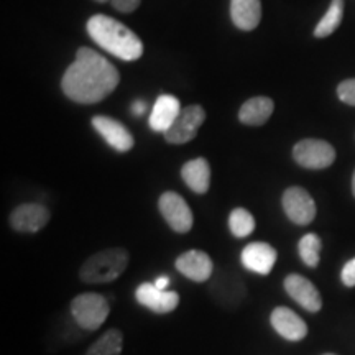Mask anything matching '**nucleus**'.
I'll list each match as a JSON object with an SVG mask.
<instances>
[{"label": "nucleus", "mask_w": 355, "mask_h": 355, "mask_svg": "<svg viewBox=\"0 0 355 355\" xmlns=\"http://www.w3.org/2000/svg\"><path fill=\"white\" fill-rule=\"evenodd\" d=\"M175 266L183 277L196 283L209 282L212 273H214V263H212L211 257L206 252L196 250V248L184 252V254L178 257Z\"/></svg>", "instance_id": "11"}, {"label": "nucleus", "mask_w": 355, "mask_h": 355, "mask_svg": "<svg viewBox=\"0 0 355 355\" xmlns=\"http://www.w3.org/2000/svg\"><path fill=\"white\" fill-rule=\"evenodd\" d=\"M282 206L288 219L296 225H308L316 217V202L308 191L300 186H291L283 193Z\"/></svg>", "instance_id": "8"}, {"label": "nucleus", "mask_w": 355, "mask_h": 355, "mask_svg": "<svg viewBox=\"0 0 355 355\" xmlns=\"http://www.w3.org/2000/svg\"><path fill=\"white\" fill-rule=\"evenodd\" d=\"M128 259L130 257L125 248H104L84 261L79 270V278L87 285L115 282L127 270Z\"/></svg>", "instance_id": "3"}, {"label": "nucleus", "mask_w": 355, "mask_h": 355, "mask_svg": "<svg viewBox=\"0 0 355 355\" xmlns=\"http://www.w3.org/2000/svg\"><path fill=\"white\" fill-rule=\"evenodd\" d=\"M229 229L234 237L243 239L248 237L255 230V219L243 207H235L229 216Z\"/></svg>", "instance_id": "24"}, {"label": "nucleus", "mask_w": 355, "mask_h": 355, "mask_svg": "<svg viewBox=\"0 0 355 355\" xmlns=\"http://www.w3.org/2000/svg\"><path fill=\"white\" fill-rule=\"evenodd\" d=\"M340 279L347 288L355 286V257L344 265L343 272H340Z\"/></svg>", "instance_id": "27"}, {"label": "nucleus", "mask_w": 355, "mask_h": 355, "mask_svg": "<svg viewBox=\"0 0 355 355\" xmlns=\"http://www.w3.org/2000/svg\"><path fill=\"white\" fill-rule=\"evenodd\" d=\"M293 158L306 170H324L336 162V150L326 140L304 139L295 145Z\"/></svg>", "instance_id": "6"}, {"label": "nucleus", "mask_w": 355, "mask_h": 355, "mask_svg": "<svg viewBox=\"0 0 355 355\" xmlns=\"http://www.w3.org/2000/svg\"><path fill=\"white\" fill-rule=\"evenodd\" d=\"M285 291L290 295L293 301H296L301 308L309 311V313H318L322 308V298L319 295L318 288L314 286L313 282L303 275L291 273L285 278Z\"/></svg>", "instance_id": "10"}, {"label": "nucleus", "mask_w": 355, "mask_h": 355, "mask_svg": "<svg viewBox=\"0 0 355 355\" xmlns=\"http://www.w3.org/2000/svg\"><path fill=\"white\" fill-rule=\"evenodd\" d=\"M92 127L96 128V132L99 135H102V139L107 141V145L112 146L117 152L125 153L133 148L135 140H133L132 133L128 132L125 125H122L115 119L105 117V115H96L92 119Z\"/></svg>", "instance_id": "14"}, {"label": "nucleus", "mask_w": 355, "mask_h": 355, "mask_svg": "<svg viewBox=\"0 0 355 355\" xmlns=\"http://www.w3.org/2000/svg\"><path fill=\"white\" fill-rule=\"evenodd\" d=\"M344 17V0H332L329 8H327L326 15L319 20V24L314 28V37L326 38L329 37L339 28L340 21Z\"/></svg>", "instance_id": "22"}, {"label": "nucleus", "mask_w": 355, "mask_h": 355, "mask_svg": "<svg viewBox=\"0 0 355 355\" xmlns=\"http://www.w3.org/2000/svg\"><path fill=\"white\" fill-rule=\"evenodd\" d=\"M230 17L237 28L250 32L259 26L261 20L260 0H232L230 2Z\"/></svg>", "instance_id": "19"}, {"label": "nucleus", "mask_w": 355, "mask_h": 355, "mask_svg": "<svg viewBox=\"0 0 355 355\" xmlns=\"http://www.w3.org/2000/svg\"><path fill=\"white\" fill-rule=\"evenodd\" d=\"M135 298L141 306L148 308L157 314L171 313L180 304V295L175 291L158 290L152 283H141L137 286Z\"/></svg>", "instance_id": "15"}, {"label": "nucleus", "mask_w": 355, "mask_h": 355, "mask_svg": "<svg viewBox=\"0 0 355 355\" xmlns=\"http://www.w3.org/2000/svg\"><path fill=\"white\" fill-rule=\"evenodd\" d=\"M209 295L216 301V304H219L220 308L234 311L245 300V283L242 282V278L239 275L232 272H220L211 278Z\"/></svg>", "instance_id": "5"}, {"label": "nucleus", "mask_w": 355, "mask_h": 355, "mask_svg": "<svg viewBox=\"0 0 355 355\" xmlns=\"http://www.w3.org/2000/svg\"><path fill=\"white\" fill-rule=\"evenodd\" d=\"M153 285L157 286L158 290H163V291H165V290H168V285H170V278H168L166 275H162V277H158V278H157V282H155Z\"/></svg>", "instance_id": "28"}, {"label": "nucleus", "mask_w": 355, "mask_h": 355, "mask_svg": "<svg viewBox=\"0 0 355 355\" xmlns=\"http://www.w3.org/2000/svg\"><path fill=\"white\" fill-rule=\"evenodd\" d=\"M50 222V211L38 202L20 204L12 211L10 225L13 230L24 234H35Z\"/></svg>", "instance_id": "12"}, {"label": "nucleus", "mask_w": 355, "mask_h": 355, "mask_svg": "<svg viewBox=\"0 0 355 355\" xmlns=\"http://www.w3.org/2000/svg\"><path fill=\"white\" fill-rule=\"evenodd\" d=\"M181 104L175 96L163 94L159 96L155 102L152 114H150L148 123L153 132L165 133L171 128L173 123L176 122L178 115L181 114Z\"/></svg>", "instance_id": "17"}, {"label": "nucleus", "mask_w": 355, "mask_h": 355, "mask_svg": "<svg viewBox=\"0 0 355 355\" xmlns=\"http://www.w3.org/2000/svg\"><path fill=\"white\" fill-rule=\"evenodd\" d=\"M352 193H354V198H355V171H354V176H352Z\"/></svg>", "instance_id": "30"}, {"label": "nucleus", "mask_w": 355, "mask_h": 355, "mask_svg": "<svg viewBox=\"0 0 355 355\" xmlns=\"http://www.w3.org/2000/svg\"><path fill=\"white\" fill-rule=\"evenodd\" d=\"M321 248L322 242L318 234H306L298 243V252L303 263L309 268H316L321 260Z\"/></svg>", "instance_id": "23"}, {"label": "nucleus", "mask_w": 355, "mask_h": 355, "mask_svg": "<svg viewBox=\"0 0 355 355\" xmlns=\"http://www.w3.org/2000/svg\"><path fill=\"white\" fill-rule=\"evenodd\" d=\"M119 81V71L104 56L91 48H79L74 63L66 69L61 87L78 104H96L112 94Z\"/></svg>", "instance_id": "1"}, {"label": "nucleus", "mask_w": 355, "mask_h": 355, "mask_svg": "<svg viewBox=\"0 0 355 355\" xmlns=\"http://www.w3.org/2000/svg\"><path fill=\"white\" fill-rule=\"evenodd\" d=\"M273 109L275 104L270 97H254V99H248L239 110V121L252 127L263 125L272 117Z\"/></svg>", "instance_id": "20"}, {"label": "nucleus", "mask_w": 355, "mask_h": 355, "mask_svg": "<svg viewBox=\"0 0 355 355\" xmlns=\"http://www.w3.org/2000/svg\"><path fill=\"white\" fill-rule=\"evenodd\" d=\"M206 121V112L201 105H188L178 115L176 122L173 123L168 132L163 133L165 140L171 145H183L194 140L198 135L199 127Z\"/></svg>", "instance_id": "9"}, {"label": "nucleus", "mask_w": 355, "mask_h": 355, "mask_svg": "<svg viewBox=\"0 0 355 355\" xmlns=\"http://www.w3.org/2000/svg\"><path fill=\"white\" fill-rule=\"evenodd\" d=\"M123 349V334L121 329L112 327L105 331L91 347L86 355H121Z\"/></svg>", "instance_id": "21"}, {"label": "nucleus", "mask_w": 355, "mask_h": 355, "mask_svg": "<svg viewBox=\"0 0 355 355\" xmlns=\"http://www.w3.org/2000/svg\"><path fill=\"white\" fill-rule=\"evenodd\" d=\"M159 214L168 222V225L178 234H186L193 229V211L189 209L188 202L178 193L168 191L159 196L158 201Z\"/></svg>", "instance_id": "7"}, {"label": "nucleus", "mask_w": 355, "mask_h": 355, "mask_svg": "<svg viewBox=\"0 0 355 355\" xmlns=\"http://www.w3.org/2000/svg\"><path fill=\"white\" fill-rule=\"evenodd\" d=\"M273 329L278 332L283 339L290 340V343H298L308 336V326L301 319L295 311L285 306H278L273 309L272 316H270Z\"/></svg>", "instance_id": "16"}, {"label": "nucleus", "mask_w": 355, "mask_h": 355, "mask_svg": "<svg viewBox=\"0 0 355 355\" xmlns=\"http://www.w3.org/2000/svg\"><path fill=\"white\" fill-rule=\"evenodd\" d=\"M278 252L277 248L266 242H252L243 247L241 254V261L247 270L261 277L272 273L275 263H277Z\"/></svg>", "instance_id": "13"}, {"label": "nucleus", "mask_w": 355, "mask_h": 355, "mask_svg": "<svg viewBox=\"0 0 355 355\" xmlns=\"http://www.w3.org/2000/svg\"><path fill=\"white\" fill-rule=\"evenodd\" d=\"M324 355H336V354H324Z\"/></svg>", "instance_id": "31"}, {"label": "nucleus", "mask_w": 355, "mask_h": 355, "mask_svg": "<svg viewBox=\"0 0 355 355\" xmlns=\"http://www.w3.org/2000/svg\"><path fill=\"white\" fill-rule=\"evenodd\" d=\"M71 316L84 331H96L107 321L110 304L105 296L97 293H83L71 301Z\"/></svg>", "instance_id": "4"}, {"label": "nucleus", "mask_w": 355, "mask_h": 355, "mask_svg": "<svg viewBox=\"0 0 355 355\" xmlns=\"http://www.w3.org/2000/svg\"><path fill=\"white\" fill-rule=\"evenodd\" d=\"M96 2L110 3L115 10H119L122 13H132L133 10H137V8H139L141 0H96Z\"/></svg>", "instance_id": "26"}, {"label": "nucleus", "mask_w": 355, "mask_h": 355, "mask_svg": "<svg viewBox=\"0 0 355 355\" xmlns=\"http://www.w3.org/2000/svg\"><path fill=\"white\" fill-rule=\"evenodd\" d=\"M181 178L196 194H206L211 184V166L206 158H194L181 168Z\"/></svg>", "instance_id": "18"}, {"label": "nucleus", "mask_w": 355, "mask_h": 355, "mask_svg": "<svg viewBox=\"0 0 355 355\" xmlns=\"http://www.w3.org/2000/svg\"><path fill=\"white\" fill-rule=\"evenodd\" d=\"M145 110H146V104H145V102H141V101L133 102V105H132V114H133V115H137V117H140V115L144 114Z\"/></svg>", "instance_id": "29"}, {"label": "nucleus", "mask_w": 355, "mask_h": 355, "mask_svg": "<svg viewBox=\"0 0 355 355\" xmlns=\"http://www.w3.org/2000/svg\"><path fill=\"white\" fill-rule=\"evenodd\" d=\"M87 33L102 50L123 61H135L144 55L140 38L125 25L105 15H94L87 21Z\"/></svg>", "instance_id": "2"}, {"label": "nucleus", "mask_w": 355, "mask_h": 355, "mask_svg": "<svg viewBox=\"0 0 355 355\" xmlns=\"http://www.w3.org/2000/svg\"><path fill=\"white\" fill-rule=\"evenodd\" d=\"M337 96L344 104L355 107V79H345L337 86Z\"/></svg>", "instance_id": "25"}]
</instances>
